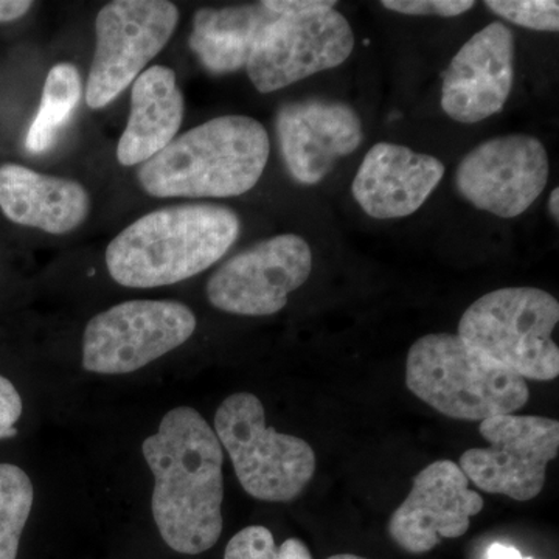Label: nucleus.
<instances>
[{
  "mask_svg": "<svg viewBox=\"0 0 559 559\" xmlns=\"http://www.w3.org/2000/svg\"><path fill=\"white\" fill-rule=\"evenodd\" d=\"M35 489L20 466L0 463V559H16Z\"/></svg>",
  "mask_w": 559,
  "mask_h": 559,
  "instance_id": "21",
  "label": "nucleus"
},
{
  "mask_svg": "<svg viewBox=\"0 0 559 559\" xmlns=\"http://www.w3.org/2000/svg\"><path fill=\"white\" fill-rule=\"evenodd\" d=\"M326 559H369V558L358 557V555L342 554V555H333V557H330Z\"/></svg>",
  "mask_w": 559,
  "mask_h": 559,
  "instance_id": "30",
  "label": "nucleus"
},
{
  "mask_svg": "<svg viewBox=\"0 0 559 559\" xmlns=\"http://www.w3.org/2000/svg\"><path fill=\"white\" fill-rule=\"evenodd\" d=\"M559 190L558 189H555L554 191H551L550 193V198H549V212H550V215H551V218H554L555 221H559Z\"/></svg>",
  "mask_w": 559,
  "mask_h": 559,
  "instance_id": "29",
  "label": "nucleus"
},
{
  "mask_svg": "<svg viewBox=\"0 0 559 559\" xmlns=\"http://www.w3.org/2000/svg\"><path fill=\"white\" fill-rule=\"evenodd\" d=\"M153 473L151 511L162 539L183 555L212 549L223 533V447L200 412L175 407L142 444Z\"/></svg>",
  "mask_w": 559,
  "mask_h": 559,
  "instance_id": "1",
  "label": "nucleus"
},
{
  "mask_svg": "<svg viewBox=\"0 0 559 559\" xmlns=\"http://www.w3.org/2000/svg\"><path fill=\"white\" fill-rule=\"evenodd\" d=\"M311 271L308 242L299 235H277L227 260L210 277L205 293L221 311L261 318L282 311Z\"/></svg>",
  "mask_w": 559,
  "mask_h": 559,
  "instance_id": "10",
  "label": "nucleus"
},
{
  "mask_svg": "<svg viewBox=\"0 0 559 559\" xmlns=\"http://www.w3.org/2000/svg\"><path fill=\"white\" fill-rule=\"evenodd\" d=\"M178 22V7L167 0H116L103 7L95 20L87 106L102 109L116 100L164 50Z\"/></svg>",
  "mask_w": 559,
  "mask_h": 559,
  "instance_id": "8",
  "label": "nucleus"
},
{
  "mask_svg": "<svg viewBox=\"0 0 559 559\" xmlns=\"http://www.w3.org/2000/svg\"><path fill=\"white\" fill-rule=\"evenodd\" d=\"M468 485V477L451 460L419 471L409 496L390 518L392 539L401 549L421 555L436 549L443 538L465 535L471 518L484 509V499Z\"/></svg>",
  "mask_w": 559,
  "mask_h": 559,
  "instance_id": "13",
  "label": "nucleus"
},
{
  "mask_svg": "<svg viewBox=\"0 0 559 559\" xmlns=\"http://www.w3.org/2000/svg\"><path fill=\"white\" fill-rule=\"evenodd\" d=\"M549 175V154L540 140L528 134L500 135L463 157L455 187L474 207L510 219L532 207Z\"/></svg>",
  "mask_w": 559,
  "mask_h": 559,
  "instance_id": "12",
  "label": "nucleus"
},
{
  "mask_svg": "<svg viewBox=\"0 0 559 559\" xmlns=\"http://www.w3.org/2000/svg\"><path fill=\"white\" fill-rule=\"evenodd\" d=\"M234 210L183 204L151 212L121 230L106 249L114 282L127 288H159L201 274L240 237Z\"/></svg>",
  "mask_w": 559,
  "mask_h": 559,
  "instance_id": "2",
  "label": "nucleus"
},
{
  "mask_svg": "<svg viewBox=\"0 0 559 559\" xmlns=\"http://www.w3.org/2000/svg\"><path fill=\"white\" fill-rule=\"evenodd\" d=\"M489 448L466 451L460 469L481 491L520 502L543 491L547 465L559 450V423L546 417L500 415L480 423Z\"/></svg>",
  "mask_w": 559,
  "mask_h": 559,
  "instance_id": "9",
  "label": "nucleus"
},
{
  "mask_svg": "<svg viewBox=\"0 0 559 559\" xmlns=\"http://www.w3.org/2000/svg\"><path fill=\"white\" fill-rule=\"evenodd\" d=\"M355 36L340 11L311 16H278L261 33L248 75L261 94L283 90L348 60Z\"/></svg>",
  "mask_w": 559,
  "mask_h": 559,
  "instance_id": "11",
  "label": "nucleus"
},
{
  "mask_svg": "<svg viewBox=\"0 0 559 559\" xmlns=\"http://www.w3.org/2000/svg\"><path fill=\"white\" fill-rule=\"evenodd\" d=\"M81 94L83 81L75 66L61 62L51 68L44 84L38 114L28 128L25 148L32 154L46 153L79 106Z\"/></svg>",
  "mask_w": 559,
  "mask_h": 559,
  "instance_id": "20",
  "label": "nucleus"
},
{
  "mask_svg": "<svg viewBox=\"0 0 559 559\" xmlns=\"http://www.w3.org/2000/svg\"><path fill=\"white\" fill-rule=\"evenodd\" d=\"M443 176L444 165L437 157L381 142L364 157L352 193L371 218H406L429 200Z\"/></svg>",
  "mask_w": 559,
  "mask_h": 559,
  "instance_id": "16",
  "label": "nucleus"
},
{
  "mask_svg": "<svg viewBox=\"0 0 559 559\" xmlns=\"http://www.w3.org/2000/svg\"><path fill=\"white\" fill-rule=\"evenodd\" d=\"M0 209L7 218L21 226L64 235L84 223L91 200L75 180L5 164L0 167Z\"/></svg>",
  "mask_w": 559,
  "mask_h": 559,
  "instance_id": "17",
  "label": "nucleus"
},
{
  "mask_svg": "<svg viewBox=\"0 0 559 559\" xmlns=\"http://www.w3.org/2000/svg\"><path fill=\"white\" fill-rule=\"evenodd\" d=\"M213 430L252 498L290 502L314 477L316 454L310 444L270 428L263 403L252 393L227 396L216 411Z\"/></svg>",
  "mask_w": 559,
  "mask_h": 559,
  "instance_id": "6",
  "label": "nucleus"
},
{
  "mask_svg": "<svg viewBox=\"0 0 559 559\" xmlns=\"http://www.w3.org/2000/svg\"><path fill=\"white\" fill-rule=\"evenodd\" d=\"M263 5L277 16L301 17L334 10L337 2L330 0H266Z\"/></svg>",
  "mask_w": 559,
  "mask_h": 559,
  "instance_id": "26",
  "label": "nucleus"
},
{
  "mask_svg": "<svg viewBox=\"0 0 559 559\" xmlns=\"http://www.w3.org/2000/svg\"><path fill=\"white\" fill-rule=\"evenodd\" d=\"M384 9L409 16L454 17L473 10V0H382Z\"/></svg>",
  "mask_w": 559,
  "mask_h": 559,
  "instance_id": "24",
  "label": "nucleus"
},
{
  "mask_svg": "<svg viewBox=\"0 0 559 559\" xmlns=\"http://www.w3.org/2000/svg\"><path fill=\"white\" fill-rule=\"evenodd\" d=\"M516 43L503 22H491L463 44L443 73L441 108L459 123L500 112L514 81Z\"/></svg>",
  "mask_w": 559,
  "mask_h": 559,
  "instance_id": "15",
  "label": "nucleus"
},
{
  "mask_svg": "<svg viewBox=\"0 0 559 559\" xmlns=\"http://www.w3.org/2000/svg\"><path fill=\"white\" fill-rule=\"evenodd\" d=\"M224 559H312V557L304 540L289 538L277 546L270 528L250 525L229 540Z\"/></svg>",
  "mask_w": 559,
  "mask_h": 559,
  "instance_id": "22",
  "label": "nucleus"
},
{
  "mask_svg": "<svg viewBox=\"0 0 559 559\" xmlns=\"http://www.w3.org/2000/svg\"><path fill=\"white\" fill-rule=\"evenodd\" d=\"M22 399L13 382L0 374V440L16 436V423L20 421Z\"/></svg>",
  "mask_w": 559,
  "mask_h": 559,
  "instance_id": "25",
  "label": "nucleus"
},
{
  "mask_svg": "<svg viewBox=\"0 0 559 559\" xmlns=\"http://www.w3.org/2000/svg\"><path fill=\"white\" fill-rule=\"evenodd\" d=\"M277 17L263 2L202 9L194 14L190 49L210 73L226 75L237 72L248 66L261 33Z\"/></svg>",
  "mask_w": 559,
  "mask_h": 559,
  "instance_id": "19",
  "label": "nucleus"
},
{
  "mask_svg": "<svg viewBox=\"0 0 559 559\" xmlns=\"http://www.w3.org/2000/svg\"><path fill=\"white\" fill-rule=\"evenodd\" d=\"M558 320V300L546 290L503 288L474 301L457 334L524 380L551 381L559 374V348L551 340Z\"/></svg>",
  "mask_w": 559,
  "mask_h": 559,
  "instance_id": "5",
  "label": "nucleus"
},
{
  "mask_svg": "<svg viewBox=\"0 0 559 559\" xmlns=\"http://www.w3.org/2000/svg\"><path fill=\"white\" fill-rule=\"evenodd\" d=\"M488 559H532L522 557L520 550L506 544H492L488 550Z\"/></svg>",
  "mask_w": 559,
  "mask_h": 559,
  "instance_id": "28",
  "label": "nucleus"
},
{
  "mask_svg": "<svg viewBox=\"0 0 559 559\" xmlns=\"http://www.w3.org/2000/svg\"><path fill=\"white\" fill-rule=\"evenodd\" d=\"M406 384L432 409L463 421L511 415L530 399L524 378L450 333L428 334L412 345Z\"/></svg>",
  "mask_w": 559,
  "mask_h": 559,
  "instance_id": "4",
  "label": "nucleus"
},
{
  "mask_svg": "<svg viewBox=\"0 0 559 559\" xmlns=\"http://www.w3.org/2000/svg\"><path fill=\"white\" fill-rule=\"evenodd\" d=\"M270 135L252 117H216L173 140L140 167L154 198H231L257 186L270 160Z\"/></svg>",
  "mask_w": 559,
  "mask_h": 559,
  "instance_id": "3",
  "label": "nucleus"
},
{
  "mask_svg": "<svg viewBox=\"0 0 559 559\" xmlns=\"http://www.w3.org/2000/svg\"><path fill=\"white\" fill-rule=\"evenodd\" d=\"M275 130L290 178L304 186L322 182L336 162L359 148L362 121L347 103L307 98L278 110Z\"/></svg>",
  "mask_w": 559,
  "mask_h": 559,
  "instance_id": "14",
  "label": "nucleus"
},
{
  "mask_svg": "<svg viewBox=\"0 0 559 559\" xmlns=\"http://www.w3.org/2000/svg\"><path fill=\"white\" fill-rule=\"evenodd\" d=\"M183 95L175 70L153 66L140 73L131 92V112L117 146L123 167L145 164L170 145L182 124Z\"/></svg>",
  "mask_w": 559,
  "mask_h": 559,
  "instance_id": "18",
  "label": "nucleus"
},
{
  "mask_svg": "<svg viewBox=\"0 0 559 559\" xmlns=\"http://www.w3.org/2000/svg\"><path fill=\"white\" fill-rule=\"evenodd\" d=\"M194 330L197 318L180 301H124L87 323L83 336L84 370L132 373L186 344Z\"/></svg>",
  "mask_w": 559,
  "mask_h": 559,
  "instance_id": "7",
  "label": "nucleus"
},
{
  "mask_svg": "<svg viewBox=\"0 0 559 559\" xmlns=\"http://www.w3.org/2000/svg\"><path fill=\"white\" fill-rule=\"evenodd\" d=\"M33 2L28 0H0V22H13L31 11Z\"/></svg>",
  "mask_w": 559,
  "mask_h": 559,
  "instance_id": "27",
  "label": "nucleus"
},
{
  "mask_svg": "<svg viewBox=\"0 0 559 559\" xmlns=\"http://www.w3.org/2000/svg\"><path fill=\"white\" fill-rule=\"evenodd\" d=\"M485 5L492 13L520 27L536 32H558L557 0H488Z\"/></svg>",
  "mask_w": 559,
  "mask_h": 559,
  "instance_id": "23",
  "label": "nucleus"
}]
</instances>
